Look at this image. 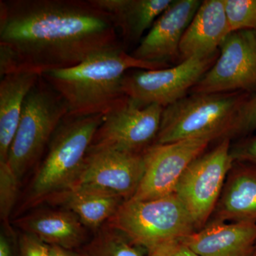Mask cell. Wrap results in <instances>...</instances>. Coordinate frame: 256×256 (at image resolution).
<instances>
[{"instance_id": "cell-1", "label": "cell", "mask_w": 256, "mask_h": 256, "mask_svg": "<svg viewBox=\"0 0 256 256\" xmlns=\"http://www.w3.org/2000/svg\"><path fill=\"white\" fill-rule=\"evenodd\" d=\"M118 36L92 0H1L0 77L76 66L122 47Z\"/></svg>"}, {"instance_id": "cell-2", "label": "cell", "mask_w": 256, "mask_h": 256, "mask_svg": "<svg viewBox=\"0 0 256 256\" xmlns=\"http://www.w3.org/2000/svg\"><path fill=\"white\" fill-rule=\"evenodd\" d=\"M166 67V64L138 60L120 47L92 56L76 66L45 72L42 76L66 102L68 114L87 116L105 114L127 98L122 80L129 70Z\"/></svg>"}, {"instance_id": "cell-3", "label": "cell", "mask_w": 256, "mask_h": 256, "mask_svg": "<svg viewBox=\"0 0 256 256\" xmlns=\"http://www.w3.org/2000/svg\"><path fill=\"white\" fill-rule=\"evenodd\" d=\"M104 116L68 114L62 119L32 178L22 210L38 206L73 186Z\"/></svg>"}, {"instance_id": "cell-4", "label": "cell", "mask_w": 256, "mask_h": 256, "mask_svg": "<svg viewBox=\"0 0 256 256\" xmlns=\"http://www.w3.org/2000/svg\"><path fill=\"white\" fill-rule=\"evenodd\" d=\"M106 224L148 252L182 240L197 230L191 215L175 193L144 201L126 200Z\"/></svg>"}, {"instance_id": "cell-5", "label": "cell", "mask_w": 256, "mask_h": 256, "mask_svg": "<svg viewBox=\"0 0 256 256\" xmlns=\"http://www.w3.org/2000/svg\"><path fill=\"white\" fill-rule=\"evenodd\" d=\"M247 92L192 94L163 109L154 144L214 134L224 138Z\"/></svg>"}, {"instance_id": "cell-6", "label": "cell", "mask_w": 256, "mask_h": 256, "mask_svg": "<svg viewBox=\"0 0 256 256\" xmlns=\"http://www.w3.org/2000/svg\"><path fill=\"white\" fill-rule=\"evenodd\" d=\"M68 114L62 96L40 77L25 99L8 154V164L18 180L40 161L60 121Z\"/></svg>"}, {"instance_id": "cell-7", "label": "cell", "mask_w": 256, "mask_h": 256, "mask_svg": "<svg viewBox=\"0 0 256 256\" xmlns=\"http://www.w3.org/2000/svg\"><path fill=\"white\" fill-rule=\"evenodd\" d=\"M230 148V139H220L214 149L192 162L175 188L174 193L191 215L197 230L206 225L214 212L227 174L233 168Z\"/></svg>"}, {"instance_id": "cell-8", "label": "cell", "mask_w": 256, "mask_h": 256, "mask_svg": "<svg viewBox=\"0 0 256 256\" xmlns=\"http://www.w3.org/2000/svg\"><path fill=\"white\" fill-rule=\"evenodd\" d=\"M220 50L208 56H193L171 68L133 69L124 76L122 90L138 106L165 108L186 96L213 66Z\"/></svg>"}, {"instance_id": "cell-9", "label": "cell", "mask_w": 256, "mask_h": 256, "mask_svg": "<svg viewBox=\"0 0 256 256\" xmlns=\"http://www.w3.org/2000/svg\"><path fill=\"white\" fill-rule=\"evenodd\" d=\"M164 108L138 106L126 98L104 116L90 148L143 153L159 132Z\"/></svg>"}, {"instance_id": "cell-10", "label": "cell", "mask_w": 256, "mask_h": 256, "mask_svg": "<svg viewBox=\"0 0 256 256\" xmlns=\"http://www.w3.org/2000/svg\"><path fill=\"white\" fill-rule=\"evenodd\" d=\"M216 136L188 138L166 144H154L144 152V172L132 200L144 201L168 196L190 164L204 154Z\"/></svg>"}, {"instance_id": "cell-11", "label": "cell", "mask_w": 256, "mask_h": 256, "mask_svg": "<svg viewBox=\"0 0 256 256\" xmlns=\"http://www.w3.org/2000/svg\"><path fill=\"white\" fill-rule=\"evenodd\" d=\"M256 90V30L230 32L220 55L192 94L247 92Z\"/></svg>"}, {"instance_id": "cell-12", "label": "cell", "mask_w": 256, "mask_h": 256, "mask_svg": "<svg viewBox=\"0 0 256 256\" xmlns=\"http://www.w3.org/2000/svg\"><path fill=\"white\" fill-rule=\"evenodd\" d=\"M144 172V152L90 148L70 188L112 195L126 201L137 192Z\"/></svg>"}, {"instance_id": "cell-13", "label": "cell", "mask_w": 256, "mask_h": 256, "mask_svg": "<svg viewBox=\"0 0 256 256\" xmlns=\"http://www.w3.org/2000/svg\"><path fill=\"white\" fill-rule=\"evenodd\" d=\"M202 2L200 0H173L131 55L143 62L162 64L180 57L184 34Z\"/></svg>"}, {"instance_id": "cell-14", "label": "cell", "mask_w": 256, "mask_h": 256, "mask_svg": "<svg viewBox=\"0 0 256 256\" xmlns=\"http://www.w3.org/2000/svg\"><path fill=\"white\" fill-rule=\"evenodd\" d=\"M182 242L198 256H252L256 222L213 220Z\"/></svg>"}, {"instance_id": "cell-15", "label": "cell", "mask_w": 256, "mask_h": 256, "mask_svg": "<svg viewBox=\"0 0 256 256\" xmlns=\"http://www.w3.org/2000/svg\"><path fill=\"white\" fill-rule=\"evenodd\" d=\"M230 32L224 0L202 2L182 38L181 62L214 54Z\"/></svg>"}, {"instance_id": "cell-16", "label": "cell", "mask_w": 256, "mask_h": 256, "mask_svg": "<svg viewBox=\"0 0 256 256\" xmlns=\"http://www.w3.org/2000/svg\"><path fill=\"white\" fill-rule=\"evenodd\" d=\"M14 224L48 246L74 250L86 240V227L75 214L64 208L36 210L18 217Z\"/></svg>"}, {"instance_id": "cell-17", "label": "cell", "mask_w": 256, "mask_h": 256, "mask_svg": "<svg viewBox=\"0 0 256 256\" xmlns=\"http://www.w3.org/2000/svg\"><path fill=\"white\" fill-rule=\"evenodd\" d=\"M108 15L118 35L128 43L140 42L173 0H92Z\"/></svg>"}, {"instance_id": "cell-18", "label": "cell", "mask_w": 256, "mask_h": 256, "mask_svg": "<svg viewBox=\"0 0 256 256\" xmlns=\"http://www.w3.org/2000/svg\"><path fill=\"white\" fill-rule=\"evenodd\" d=\"M41 74L16 72L5 74L0 80V162H8L25 99Z\"/></svg>"}, {"instance_id": "cell-19", "label": "cell", "mask_w": 256, "mask_h": 256, "mask_svg": "<svg viewBox=\"0 0 256 256\" xmlns=\"http://www.w3.org/2000/svg\"><path fill=\"white\" fill-rule=\"evenodd\" d=\"M214 213L222 222H256V169L233 166Z\"/></svg>"}, {"instance_id": "cell-20", "label": "cell", "mask_w": 256, "mask_h": 256, "mask_svg": "<svg viewBox=\"0 0 256 256\" xmlns=\"http://www.w3.org/2000/svg\"><path fill=\"white\" fill-rule=\"evenodd\" d=\"M124 201L119 196L72 188L50 196L46 202L70 210L86 228L97 230L110 220Z\"/></svg>"}, {"instance_id": "cell-21", "label": "cell", "mask_w": 256, "mask_h": 256, "mask_svg": "<svg viewBox=\"0 0 256 256\" xmlns=\"http://www.w3.org/2000/svg\"><path fill=\"white\" fill-rule=\"evenodd\" d=\"M144 250L124 234L105 224L82 252L85 256H144Z\"/></svg>"}, {"instance_id": "cell-22", "label": "cell", "mask_w": 256, "mask_h": 256, "mask_svg": "<svg viewBox=\"0 0 256 256\" xmlns=\"http://www.w3.org/2000/svg\"><path fill=\"white\" fill-rule=\"evenodd\" d=\"M230 31L256 30V0H224Z\"/></svg>"}, {"instance_id": "cell-23", "label": "cell", "mask_w": 256, "mask_h": 256, "mask_svg": "<svg viewBox=\"0 0 256 256\" xmlns=\"http://www.w3.org/2000/svg\"><path fill=\"white\" fill-rule=\"evenodd\" d=\"M20 182L8 162H0V216L4 224H9L18 198Z\"/></svg>"}, {"instance_id": "cell-24", "label": "cell", "mask_w": 256, "mask_h": 256, "mask_svg": "<svg viewBox=\"0 0 256 256\" xmlns=\"http://www.w3.org/2000/svg\"><path fill=\"white\" fill-rule=\"evenodd\" d=\"M256 130V94L248 96L237 111L224 138L242 137ZM223 139V138H222Z\"/></svg>"}, {"instance_id": "cell-25", "label": "cell", "mask_w": 256, "mask_h": 256, "mask_svg": "<svg viewBox=\"0 0 256 256\" xmlns=\"http://www.w3.org/2000/svg\"><path fill=\"white\" fill-rule=\"evenodd\" d=\"M18 256H50V246L23 232L18 238Z\"/></svg>"}, {"instance_id": "cell-26", "label": "cell", "mask_w": 256, "mask_h": 256, "mask_svg": "<svg viewBox=\"0 0 256 256\" xmlns=\"http://www.w3.org/2000/svg\"><path fill=\"white\" fill-rule=\"evenodd\" d=\"M230 154L234 162H249L256 166V136L232 146Z\"/></svg>"}, {"instance_id": "cell-27", "label": "cell", "mask_w": 256, "mask_h": 256, "mask_svg": "<svg viewBox=\"0 0 256 256\" xmlns=\"http://www.w3.org/2000/svg\"><path fill=\"white\" fill-rule=\"evenodd\" d=\"M148 256H198L182 240L163 244L149 250Z\"/></svg>"}, {"instance_id": "cell-28", "label": "cell", "mask_w": 256, "mask_h": 256, "mask_svg": "<svg viewBox=\"0 0 256 256\" xmlns=\"http://www.w3.org/2000/svg\"><path fill=\"white\" fill-rule=\"evenodd\" d=\"M12 232L10 224H4V230H2L0 235V256H14Z\"/></svg>"}, {"instance_id": "cell-29", "label": "cell", "mask_w": 256, "mask_h": 256, "mask_svg": "<svg viewBox=\"0 0 256 256\" xmlns=\"http://www.w3.org/2000/svg\"><path fill=\"white\" fill-rule=\"evenodd\" d=\"M50 256H85L82 252H77L57 246H50Z\"/></svg>"}, {"instance_id": "cell-30", "label": "cell", "mask_w": 256, "mask_h": 256, "mask_svg": "<svg viewBox=\"0 0 256 256\" xmlns=\"http://www.w3.org/2000/svg\"><path fill=\"white\" fill-rule=\"evenodd\" d=\"M252 256H256V249L255 252H254V254H252Z\"/></svg>"}]
</instances>
